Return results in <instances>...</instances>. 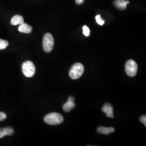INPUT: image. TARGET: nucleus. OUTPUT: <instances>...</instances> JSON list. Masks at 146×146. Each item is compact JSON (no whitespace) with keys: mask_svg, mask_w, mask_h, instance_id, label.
I'll list each match as a JSON object with an SVG mask.
<instances>
[{"mask_svg":"<svg viewBox=\"0 0 146 146\" xmlns=\"http://www.w3.org/2000/svg\"><path fill=\"white\" fill-rule=\"evenodd\" d=\"M84 72V67L82 64L76 63L74 64L69 71V76L73 80L80 78Z\"/></svg>","mask_w":146,"mask_h":146,"instance_id":"f03ea898","label":"nucleus"},{"mask_svg":"<svg viewBox=\"0 0 146 146\" xmlns=\"http://www.w3.org/2000/svg\"><path fill=\"white\" fill-rule=\"evenodd\" d=\"M125 2H126V3H127V5H128L129 3V1H128V0H127V1H125Z\"/></svg>","mask_w":146,"mask_h":146,"instance_id":"6ab92c4d","label":"nucleus"},{"mask_svg":"<svg viewBox=\"0 0 146 146\" xmlns=\"http://www.w3.org/2000/svg\"><path fill=\"white\" fill-rule=\"evenodd\" d=\"M102 110L106 114L107 117L110 118H113L114 117L113 114V108L110 104H104L102 108Z\"/></svg>","mask_w":146,"mask_h":146,"instance_id":"0eeeda50","label":"nucleus"},{"mask_svg":"<svg viewBox=\"0 0 146 146\" xmlns=\"http://www.w3.org/2000/svg\"><path fill=\"white\" fill-rule=\"evenodd\" d=\"M7 119V115L3 112H0V121H2Z\"/></svg>","mask_w":146,"mask_h":146,"instance_id":"dca6fc26","label":"nucleus"},{"mask_svg":"<svg viewBox=\"0 0 146 146\" xmlns=\"http://www.w3.org/2000/svg\"><path fill=\"white\" fill-rule=\"evenodd\" d=\"M19 31L22 33H26V34H30L31 33L33 28L31 26L28 25L27 23H22L20 25V26L18 28Z\"/></svg>","mask_w":146,"mask_h":146,"instance_id":"9d476101","label":"nucleus"},{"mask_svg":"<svg viewBox=\"0 0 146 146\" xmlns=\"http://www.w3.org/2000/svg\"><path fill=\"white\" fill-rule=\"evenodd\" d=\"M137 63L133 60H129L125 63V72L128 76L131 77H134L135 76L137 72Z\"/></svg>","mask_w":146,"mask_h":146,"instance_id":"39448f33","label":"nucleus"},{"mask_svg":"<svg viewBox=\"0 0 146 146\" xmlns=\"http://www.w3.org/2000/svg\"><path fill=\"white\" fill-rule=\"evenodd\" d=\"M22 69L23 74L27 78L33 77L36 72V68L33 63L27 61L22 64Z\"/></svg>","mask_w":146,"mask_h":146,"instance_id":"7ed1b4c3","label":"nucleus"},{"mask_svg":"<svg viewBox=\"0 0 146 146\" xmlns=\"http://www.w3.org/2000/svg\"><path fill=\"white\" fill-rule=\"evenodd\" d=\"M95 19H96V22L100 26H102V25H104L105 21L102 19V17H101L100 15H98L96 16Z\"/></svg>","mask_w":146,"mask_h":146,"instance_id":"4468645a","label":"nucleus"},{"mask_svg":"<svg viewBox=\"0 0 146 146\" xmlns=\"http://www.w3.org/2000/svg\"><path fill=\"white\" fill-rule=\"evenodd\" d=\"M14 133L13 128L8 127L0 129V139L5 137V136L12 135Z\"/></svg>","mask_w":146,"mask_h":146,"instance_id":"6e6552de","label":"nucleus"},{"mask_svg":"<svg viewBox=\"0 0 146 146\" xmlns=\"http://www.w3.org/2000/svg\"><path fill=\"white\" fill-rule=\"evenodd\" d=\"M114 5L116 8L122 11L125 10L127 6L125 0H115L114 2Z\"/></svg>","mask_w":146,"mask_h":146,"instance_id":"f8f14e48","label":"nucleus"},{"mask_svg":"<svg viewBox=\"0 0 146 146\" xmlns=\"http://www.w3.org/2000/svg\"><path fill=\"white\" fill-rule=\"evenodd\" d=\"M43 48L45 52H50L52 51L54 45V40L50 33H47L43 38Z\"/></svg>","mask_w":146,"mask_h":146,"instance_id":"20e7f679","label":"nucleus"},{"mask_svg":"<svg viewBox=\"0 0 146 146\" xmlns=\"http://www.w3.org/2000/svg\"><path fill=\"white\" fill-rule=\"evenodd\" d=\"M75 98L73 96H69L68 98V101L63 104V110L65 112H69L74 108L75 107V104L74 103Z\"/></svg>","mask_w":146,"mask_h":146,"instance_id":"423d86ee","label":"nucleus"},{"mask_svg":"<svg viewBox=\"0 0 146 146\" xmlns=\"http://www.w3.org/2000/svg\"><path fill=\"white\" fill-rule=\"evenodd\" d=\"M44 120L45 122L50 125H58L62 123L63 121L62 116L59 113H52L46 115Z\"/></svg>","mask_w":146,"mask_h":146,"instance_id":"f257e3e1","label":"nucleus"},{"mask_svg":"<svg viewBox=\"0 0 146 146\" xmlns=\"http://www.w3.org/2000/svg\"><path fill=\"white\" fill-rule=\"evenodd\" d=\"M23 23H24V19H23V17L21 15H16L14 16L11 19V25L13 26H16L17 25H20Z\"/></svg>","mask_w":146,"mask_h":146,"instance_id":"1a4fd4ad","label":"nucleus"},{"mask_svg":"<svg viewBox=\"0 0 146 146\" xmlns=\"http://www.w3.org/2000/svg\"><path fill=\"white\" fill-rule=\"evenodd\" d=\"M140 120L141 122L144 124L145 126H146V115H143L140 118Z\"/></svg>","mask_w":146,"mask_h":146,"instance_id":"f3484780","label":"nucleus"},{"mask_svg":"<svg viewBox=\"0 0 146 146\" xmlns=\"http://www.w3.org/2000/svg\"><path fill=\"white\" fill-rule=\"evenodd\" d=\"M8 44H9V43L7 41L0 39V50L5 49L8 47Z\"/></svg>","mask_w":146,"mask_h":146,"instance_id":"ddd939ff","label":"nucleus"},{"mask_svg":"<svg viewBox=\"0 0 146 146\" xmlns=\"http://www.w3.org/2000/svg\"><path fill=\"white\" fill-rule=\"evenodd\" d=\"M115 131V129L112 127H100L98 128V132L104 135H108L111 133H113Z\"/></svg>","mask_w":146,"mask_h":146,"instance_id":"9b49d317","label":"nucleus"},{"mask_svg":"<svg viewBox=\"0 0 146 146\" xmlns=\"http://www.w3.org/2000/svg\"><path fill=\"white\" fill-rule=\"evenodd\" d=\"M83 34L86 36L88 37L90 36V29L87 26L83 27Z\"/></svg>","mask_w":146,"mask_h":146,"instance_id":"2eb2a0df","label":"nucleus"},{"mask_svg":"<svg viewBox=\"0 0 146 146\" xmlns=\"http://www.w3.org/2000/svg\"><path fill=\"white\" fill-rule=\"evenodd\" d=\"M84 0H76V3L78 5H82L84 3Z\"/></svg>","mask_w":146,"mask_h":146,"instance_id":"a211bd4d","label":"nucleus"}]
</instances>
